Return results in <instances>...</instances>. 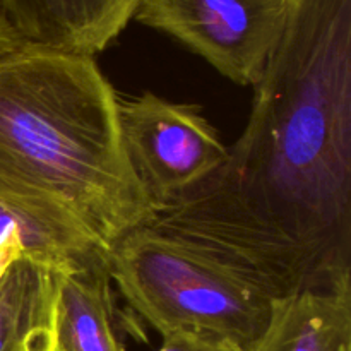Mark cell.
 I'll return each instance as SVG.
<instances>
[{"label": "cell", "instance_id": "obj_1", "mask_svg": "<svg viewBox=\"0 0 351 351\" xmlns=\"http://www.w3.org/2000/svg\"><path fill=\"white\" fill-rule=\"evenodd\" d=\"M226 160L153 228L269 298L351 287V0H291Z\"/></svg>", "mask_w": 351, "mask_h": 351}, {"label": "cell", "instance_id": "obj_2", "mask_svg": "<svg viewBox=\"0 0 351 351\" xmlns=\"http://www.w3.org/2000/svg\"><path fill=\"white\" fill-rule=\"evenodd\" d=\"M0 204L60 213L106 249L153 221L93 57L26 45L0 57Z\"/></svg>", "mask_w": 351, "mask_h": 351}, {"label": "cell", "instance_id": "obj_3", "mask_svg": "<svg viewBox=\"0 0 351 351\" xmlns=\"http://www.w3.org/2000/svg\"><path fill=\"white\" fill-rule=\"evenodd\" d=\"M106 266L123 300L161 336L191 332L250 351L269 324L273 298L149 225L120 237Z\"/></svg>", "mask_w": 351, "mask_h": 351}, {"label": "cell", "instance_id": "obj_4", "mask_svg": "<svg viewBox=\"0 0 351 351\" xmlns=\"http://www.w3.org/2000/svg\"><path fill=\"white\" fill-rule=\"evenodd\" d=\"M120 137L143 191L161 209L223 165L228 147L199 105L117 95Z\"/></svg>", "mask_w": 351, "mask_h": 351}, {"label": "cell", "instance_id": "obj_5", "mask_svg": "<svg viewBox=\"0 0 351 351\" xmlns=\"http://www.w3.org/2000/svg\"><path fill=\"white\" fill-rule=\"evenodd\" d=\"M291 0H139L134 19L175 38L235 84L256 86Z\"/></svg>", "mask_w": 351, "mask_h": 351}, {"label": "cell", "instance_id": "obj_6", "mask_svg": "<svg viewBox=\"0 0 351 351\" xmlns=\"http://www.w3.org/2000/svg\"><path fill=\"white\" fill-rule=\"evenodd\" d=\"M139 0H0L26 47L95 57L134 17Z\"/></svg>", "mask_w": 351, "mask_h": 351}, {"label": "cell", "instance_id": "obj_7", "mask_svg": "<svg viewBox=\"0 0 351 351\" xmlns=\"http://www.w3.org/2000/svg\"><path fill=\"white\" fill-rule=\"evenodd\" d=\"M55 351H125L115 329L106 250L69 271H55Z\"/></svg>", "mask_w": 351, "mask_h": 351}, {"label": "cell", "instance_id": "obj_8", "mask_svg": "<svg viewBox=\"0 0 351 351\" xmlns=\"http://www.w3.org/2000/svg\"><path fill=\"white\" fill-rule=\"evenodd\" d=\"M250 351H351V287L274 298L269 324Z\"/></svg>", "mask_w": 351, "mask_h": 351}, {"label": "cell", "instance_id": "obj_9", "mask_svg": "<svg viewBox=\"0 0 351 351\" xmlns=\"http://www.w3.org/2000/svg\"><path fill=\"white\" fill-rule=\"evenodd\" d=\"M55 271L17 252L0 273V351H55Z\"/></svg>", "mask_w": 351, "mask_h": 351}, {"label": "cell", "instance_id": "obj_10", "mask_svg": "<svg viewBox=\"0 0 351 351\" xmlns=\"http://www.w3.org/2000/svg\"><path fill=\"white\" fill-rule=\"evenodd\" d=\"M9 245H17L23 256L57 273L79 266L99 250H108L60 213L38 206L0 204V249Z\"/></svg>", "mask_w": 351, "mask_h": 351}, {"label": "cell", "instance_id": "obj_11", "mask_svg": "<svg viewBox=\"0 0 351 351\" xmlns=\"http://www.w3.org/2000/svg\"><path fill=\"white\" fill-rule=\"evenodd\" d=\"M160 351H232L223 345L206 339L191 332H173L163 336V345Z\"/></svg>", "mask_w": 351, "mask_h": 351}, {"label": "cell", "instance_id": "obj_12", "mask_svg": "<svg viewBox=\"0 0 351 351\" xmlns=\"http://www.w3.org/2000/svg\"><path fill=\"white\" fill-rule=\"evenodd\" d=\"M21 45L23 43L19 41L17 34L14 33L12 26L9 24V21H7L5 14L2 10V5H0V57L17 50Z\"/></svg>", "mask_w": 351, "mask_h": 351}, {"label": "cell", "instance_id": "obj_13", "mask_svg": "<svg viewBox=\"0 0 351 351\" xmlns=\"http://www.w3.org/2000/svg\"><path fill=\"white\" fill-rule=\"evenodd\" d=\"M17 252H19L17 245H9V247H2V249H0V273H2V269L5 267V264L9 263V261L12 259Z\"/></svg>", "mask_w": 351, "mask_h": 351}]
</instances>
